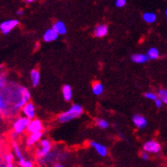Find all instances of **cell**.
Instances as JSON below:
<instances>
[{
	"label": "cell",
	"instance_id": "obj_11",
	"mask_svg": "<svg viewBox=\"0 0 167 167\" xmlns=\"http://www.w3.org/2000/svg\"><path fill=\"white\" fill-rule=\"evenodd\" d=\"M58 38L59 34L56 32L55 31L52 27H51V28H49V29H47L46 31L44 32V33L43 34V40L44 42H46V43L55 41Z\"/></svg>",
	"mask_w": 167,
	"mask_h": 167
},
{
	"label": "cell",
	"instance_id": "obj_14",
	"mask_svg": "<svg viewBox=\"0 0 167 167\" xmlns=\"http://www.w3.org/2000/svg\"><path fill=\"white\" fill-rule=\"evenodd\" d=\"M62 97L66 101H71L73 98V89L70 85H64L62 88Z\"/></svg>",
	"mask_w": 167,
	"mask_h": 167
},
{
	"label": "cell",
	"instance_id": "obj_12",
	"mask_svg": "<svg viewBox=\"0 0 167 167\" xmlns=\"http://www.w3.org/2000/svg\"><path fill=\"white\" fill-rule=\"evenodd\" d=\"M43 136V133L42 132H38V133H32V134H29V136L27 139V145L28 147H32V145L37 143L39 141H41L40 139Z\"/></svg>",
	"mask_w": 167,
	"mask_h": 167
},
{
	"label": "cell",
	"instance_id": "obj_10",
	"mask_svg": "<svg viewBox=\"0 0 167 167\" xmlns=\"http://www.w3.org/2000/svg\"><path fill=\"white\" fill-rule=\"evenodd\" d=\"M108 33V27L106 24H98L94 28V35L97 38H103Z\"/></svg>",
	"mask_w": 167,
	"mask_h": 167
},
{
	"label": "cell",
	"instance_id": "obj_6",
	"mask_svg": "<svg viewBox=\"0 0 167 167\" xmlns=\"http://www.w3.org/2000/svg\"><path fill=\"white\" fill-rule=\"evenodd\" d=\"M43 123L42 121L34 119L30 121V123L27 126V131L29 132V134H32V133H38V132H42L43 131Z\"/></svg>",
	"mask_w": 167,
	"mask_h": 167
},
{
	"label": "cell",
	"instance_id": "obj_35",
	"mask_svg": "<svg viewBox=\"0 0 167 167\" xmlns=\"http://www.w3.org/2000/svg\"><path fill=\"white\" fill-rule=\"evenodd\" d=\"M54 167H64L63 165H62V164H60V163H56L55 165H54Z\"/></svg>",
	"mask_w": 167,
	"mask_h": 167
},
{
	"label": "cell",
	"instance_id": "obj_2",
	"mask_svg": "<svg viewBox=\"0 0 167 167\" xmlns=\"http://www.w3.org/2000/svg\"><path fill=\"white\" fill-rule=\"evenodd\" d=\"M30 121L31 120L26 117H19L13 123V131L16 132L17 135L23 133L27 129Z\"/></svg>",
	"mask_w": 167,
	"mask_h": 167
},
{
	"label": "cell",
	"instance_id": "obj_16",
	"mask_svg": "<svg viewBox=\"0 0 167 167\" xmlns=\"http://www.w3.org/2000/svg\"><path fill=\"white\" fill-rule=\"evenodd\" d=\"M131 60L134 63H137V64H143L148 62V59L147 55L142 53H137V54H133L131 55Z\"/></svg>",
	"mask_w": 167,
	"mask_h": 167
},
{
	"label": "cell",
	"instance_id": "obj_19",
	"mask_svg": "<svg viewBox=\"0 0 167 167\" xmlns=\"http://www.w3.org/2000/svg\"><path fill=\"white\" fill-rule=\"evenodd\" d=\"M104 91V87L101 82H95L92 85V92L95 96H101Z\"/></svg>",
	"mask_w": 167,
	"mask_h": 167
},
{
	"label": "cell",
	"instance_id": "obj_1",
	"mask_svg": "<svg viewBox=\"0 0 167 167\" xmlns=\"http://www.w3.org/2000/svg\"><path fill=\"white\" fill-rule=\"evenodd\" d=\"M83 112H84V109L82 108V106L74 103L68 110L59 114L57 120L62 124L67 123L69 121L74 120L75 119L78 118L83 113Z\"/></svg>",
	"mask_w": 167,
	"mask_h": 167
},
{
	"label": "cell",
	"instance_id": "obj_8",
	"mask_svg": "<svg viewBox=\"0 0 167 167\" xmlns=\"http://www.w3.org/2000/svg\"><path fill=\"white\" fill-rule=\"evenodd\" d=\"M22 113L24 114V117H26L27 119H29L30 120H34L35 118V107L33 105V103H32L31 101H29L26 105L24 106L21 108Z\"/></svg>",
	"mask_w": 167,
	"mask_h": 167
},
{
	"label": "cell",
	"instance_id": "obj_37",
	"mask_svg": "<svg viewBox=\"0 0 167 167\" xmlns=\"http://www.w3.org/2000/svg\"><path fill=\"white\" fill-rule=\"evenodd\" d=\"M165 16H166V18H167V9H165Z\"/></svg>",
	"mask_w": 167,
	"mask_h": 167
},
{
	"label": "cell",
	"instance_id": "obj_33",
	"mask_svg": "<svg viewBox=\"0 0 167 167\" xmlns=\"http://www.w3.org/2000/svg\"><path fill=\"white\" fill-rule=\"evenodd\" d=\"M23 13H24L23 9H19L16 11V15H17V16H22Z\"/></svg>",
	"mask_w": 167,
	"mask_h": 167
},
{
	"label": "cell",
	"instance_id": "obj_34",
	"mask_svg": "<svg viewBox=\"0 0 167 167\" xmlns=\"http://www.w3.org/2000/svg\"><path fill=\"white\" fill-rule=\"evenodd\" d=\"M6 167H15L13 163H7L6 164Z\"/></svg>",
	"mask_w": 167,
	"mask_h": 167
},
{
	"label": "cell",
	"instance_id": "obj_28",
	"mask_svg": "<svg viewBox=\"0 0 167 167\" xmlns=\"http://www.w3.org/2000/svg\"><path fill=\"white\" fill-rule=\"evenodd\" d=\"M4 161L7 163H13V159H14V154L11 153H8L4 156Z\"/></svg>",
	"mask_w": 167,
	"mask_h": 167
},
{
	"label": "cell",
	"instance_id": "obj_32",
	"mask_svg": "<svg viewBox=\"0 0 167 167\" xmlns=\"http://www.w3.org/2000/svg\"><path fill=\"white\" fill-rule=\"evenodd\" d=\"M10 136H11V138L13 139L14 141H16V139L17 138V134H16V132H14V131H12L11 132V134H10Z\"/></svg>",
	"mask_w": 167,
	"mask_h": 167
},
{
	"label": "cell",
	"instance_id": "obj_30",
	"mask_svg": "<svg viewBox=\"0 0 167 167\" xmlns=\"http://www.w3.org/2000/svg\"><path fill=\"white\" fill-rule=\"evenodd\" d=\"M154 104H155L157 108H162V106H163V102L160 101L159 98H157L155 101H154Z\"/></svg>",
	"mask_w": 167,
	"mask_h": 167
},
{
	"label": "cell",
	"instance_id": "obj_36",
	"mask_svg": "<svg viewBox=\"0 0 167 167\" xmlns=\"http://www.w3.org/2000/svg\"><path fill=\"white\" fill-rule=\"evenodd\" d=\"M27 4H30V3H32V2H34V0H27V1H25Z\"/></svg>",
	"mask_w": 167,
	"mask_h": 167
},
{
	"label": "cell",
	"instance_id": "obj_21",
	"mask_svg": "<svg viewBox=\"0 0 167 167\" xmlns=\"http://www.w3.org/2000/svg\"><path fill=\"white\" fill-rule=\"evenodd\" d=\"M146 55L148 60H156L159 57V51L155 47H152L148 50Z\"/></svg>",
	"mask_w": 167,
	"mask_h": 167
},
{
	"label": "cell",
	"instance_id": "obj_27",
	"mask_svg": "<svg viewBox=\"0 0 167 167\" xmlns=\"http://www.w3.org/2000/svg\"><path fill=\"white\" fill-rule=\"evenodd\" d=\"M7 83V78L4 74H0V89H4Z\"/></svg>",
	"mask_w": 167,
	"mask_h": 167
},
{
	"label": "cell",
	"instance_id": "obj_31",
	"mask_svg": "<svg viewBox=\"0 0 167 167\" xmlns=\"http://www.w3.org/2000/svg\"><path fill=\"white\" fill-rule=\"evenodd\" d=\"M141 158L143 159V160H148V159H149V155H148V153H146V152L142 151V153H141Z\"/></svg>",
	"mask_w": 167,
	"mask_h": 167
},
{
	"label": "cell",
	"instance_id": "obj_9",
	"mask_svg": "<svg viewBox=\"0 0 167 167\" xmlns=\"http://www.w3.org/2000/svg\"><path fill=\"white\" fill-rule=\"evenodd\" d=\"M89 146L92 147L95 149V151L97 152L101 157H106L108 155V148L105 145L97 142L95 141H91V142H89Z\"/></svg>",
	"mask_w": 167,
	"mask_h": 167
},
{
	"label": "cell",
	"instance_id": "obj_18",
	"mask_svg": "<svg viewBox=\"0 0 167 167\" xmlns=\"http://www.w3.org/2000/svg\"><path fill=\"white\" fill-rule=\"evenodd\" d=\"M142 19L146 23H154L157 20V16L154 12H145L142 15Z\"/></svg>",
	"mask_w": 167,
	"mask_h": 167
},
{
	"label": "cell",
	"instance_id": "obj_26",
	"mask_svg": "<svg viewBox=\"0 0 167 167\" xmlns=\"http://www.w3.org/2000/svg\"><path fill=\"white\" fill-rule=\"evenodd\" d=\"M144 97L145 98H147L148 100H152V101H155L156 99L158 98V96H157V94L154 93V92H150V91H148V92H146V93H144Z\"/></svg>",
	"mask_w": 167,
	"mask_h": 167
},
{
	"label": "cell",
	"instance_id": "obj_15",
	"mask_svg": "<svg viewBox=\"0 0 167 167\" xmlns=\"http://www.w3.org/2000/svg\"><path fill=\"white\" fill-rule=\"evenodd\" d=\"M30 77H31V82L32 85L33 87H37L39 85V82H40V73L38 69L33 68L32 69L30 72Z\"/></svg>",
	"mask_w": 167,
	"mask_h": 167
},
{
	"label": "cell",
	"instance_id": "obj_7",
	"mask_svg": "<svg viewBox=\"0 0 167 167\" xmlns=\"http://www.w3.org/2000/svg\"><path fill=\"white\" fill-rule=\"evenodd\" d=\"M132 121H133V124H135V126L139 130H143L148 126L147 119L141 114H134L132 117Z\"/></svg>",
	"mask_w": 167,
	"mask_h": 167
},
{
	"label": "cell",
	"instance_id": "obj_13",
	"mask_svg": "<svg viewBox=\"0 0 167 167\" xmlns=\"http://www.w3.org/2000/svg\"><path fill=\"white\" fill-rule=\"evenodd\" d=\"M52 28L58 33L59 35H65L66 33V30H67V29H66V24L64 23L63 21H55V22L53 24Z\"/></svg>",
	"mask_w": 167,
	"mask_h": 167
},
{
	"label": "cell",
	"instance_id": "obj_3",
	"mask_svg": "<svg viewBox=\"0 0 167 167\" xmlns=\"http://www.w3.org/2000/svg\"><path fill=\"white\" fill-rule=\"evenodd\" d=\"M20 91H21V98L19 101L16 102L13 106L14 109H16V110L22 108L24 106L29 102L31 98V93L26 87H20Z\"/></svg>",
	"mask_w": 167,
	"mask_h": 167
},
{
	"label": "cell",
	"instance_id": "obj_29",
	"mask_svg": "<svg viewBox=\"0 0 167 167\" xmlns=\"http://www.w3.org/2000/svg\"><path fill=\"white\" fill-rule=\"evenodd\" d=\"M126 5V0H116L115 1V6L118 8H124Z\"/></svg>",
	"mask_w": 167,
	"mask_h": 167
},
{
	"label": "cell",
	"instance_id": "obj_24",
	"mask_svg": "<svg viewBox=\"0 0 167 167\" xmlns=\"http://www.w3.org/2000/svg\"><path fill=\"white\" fill-rule=\"evenodd\" d=\"M18 163H19V165L21 167H33V163H32V161L28 160V159H26L25 158L19 160Z\"/></svg>",
	"mask_w": 167,
	"mask_h": 167
},
{
	"label": "cell",
	"instance_id": "obj_22",
	"mask_svg": "<svg viewBox=\"0 0 167 167\" xmlns=\"http://www.w3.org/2000/svg\"><path fill=\"white\" fill-rule=\"evenodd\" d=\"M12 145H13V150H14V153H15V155L16 156V158L18 159V160L24 159L23 154H22V153L21 151L19 146H18V144H17L16 141H13Z\"/></svg>",
	"mask_w": 167,
	"mask_h": 167
},
{
	"label": "cell",
	"instance_id": "obj_17",
	"mask_svg": "<svg viewBox=\"0 0 167 167\" xmlns=\"http://www.w3.org/2000/svg\"><path fill=\"white\" fill-rule=\"evenodd\" d=\"M51 148H52V145L49 146V147H44V148L40 147V148L36 151V156H37V158L39 159H45L47 156L51 154Z\"/></svg>",
	"mask_w": 167,
	"mask_h": 167
},
{
	"label": "cell",
	"instance_id": "obj_25",
	"mask_svg": "<svg viewBox=\"0 0 167 167\" xmlns=\"http://www.w3.org/2000/svg\"><path fill=\"white\" fill-rule=\"evenodd\" d=\"M6 108H7V103H6L5 100H4L3 95L0 93V113L5 111Z\"/></svg>",
	"mask_w": 167,
	"mask_h": 167
},
{
	"label": "cell",
	"instance_id": "obj_5",
	"mask_svg": "<svg viewBox=\"0 0 167 167\" xmlns=\"http://www.w3.org/2000/svg\"><path fill=\"white\" fill-rule=\"evenodd\" d=\"M143 151L148 154H159L161 151V145L155 140H148L143 144Z\"/></svg>",
	"mask_w": 167,
	"mask_h": 167
},
{
	"label": "cell",
	"instance_id": "obj_23",
	"mask_svg": "<svg viewBox=\"0 0 167 167\" xmlns=\"http://www.w3.org/2000/svg\"><path fill=\"white\" fill-rule=\"evenodd\" d=\"M158 98L160 101L163 102V104H167V89H159L157 93Z\"/></svg>",
	"mask_w": 167,
	"mask_h": 167
},
{
	"label": "cell",
	"instance_id": "obj_20",
	"mask_svg": "<svg viewBox=\"0 0 167 167\" xmlns=\"http://www.w3.org/2000/svg\"><path fill=\"white\" fill-rule=\"evenodd\" d=\"M95 125L98 127V128L101 129V130H105V129H108L109 127V123L108 121L104 119H101V118H97L95 119Z\"/></svg>",
	"mask_w": 167,
	"mask_h": 167
},
{
	"label": "cell",
	"instance_id": "obj_4",
	"mask_svg": "<svg viewBox=\"0 0 167 167\" xmlns=\"http://www.w3.org/2000/svg\"><path fill=\"white\" fill-rule=\"evenodd\" d=\"M19 24L20 21L16 19H10L4 21L0 23V31L3 34L7 35L14 28H16Z\"/></svg>",
	"mask_w": 167,
	"mask_h": 167
}]
</instances>
